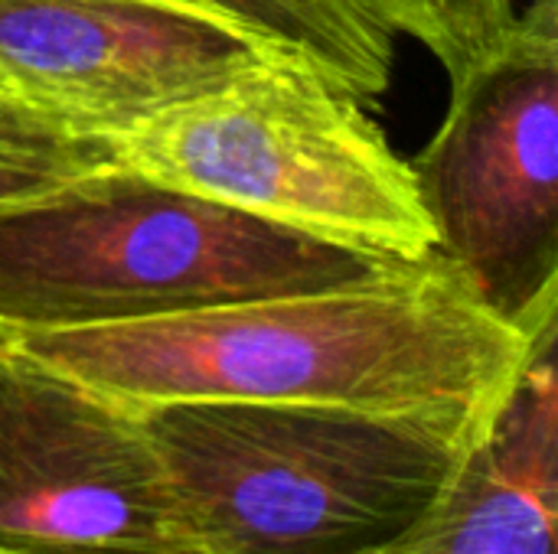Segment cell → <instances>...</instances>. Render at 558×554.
<instances>
[{"mask_svg": "<svg viewBox=\"0 0 558 554\" xmlns=\"http://www.w3.org/2000/svg\"><path fill=\"white\" fill-rule=\"evenodd\" d=\"M438 232L500 313L558 317V0L517 13L507 49L461 88L412 160Z\"/></svg>", "mask_w": 558, "mask_h": 554, "instance_id": "5", "label": "cell"}, {"mask_svg": "<svg viewBox=\"0 0 558 554\" xmlns=\"http://www.w3.org/2000/svg\"><path fill=\"white\" fill-rule=\"evenodd\" d=\"M369 101L291 59H262L111 134L114 163L360 258L438 251L412 160Z\"/></svg>", "mask_w": 558, "mask_h": 554, "instance_id": "3", "label": "cell"}, {"mask_svg": "<svg viewBox=\"0 0 558 554\" xmlns=\"http://www.w3.org/2000/svg\"><path fill=\"white\" fill-rule=\"evenodd\" d=\"M0 554H26V552H13V549H3V545H0Z\"/></svg>", "mask_w": 558, "mask_h": 554, "instance_id": "12", "label": "cell"}, {"mask_svg": "<svg viewBox=\"0 0 558 554\" xmlns=\"http://www.w3.org/2000/svg\"><path fill=\"white\" fill-rule=\"evenodd\" d=\"M373 268L379 261L118 167L0 206V336L311 291Z\"/></svg>", "mask_w": 558, "mask_h": 554, "instance_id": "4", "label": "cell"}, {"mask_svg": "<svg viewBox=\"0 0 558 554\" xmlns=\"http://www.w3.org/2000/svg\"><path fill=\"white\" fill-rule=\"evenodd\" d=\"M235 29L278 59L301 62L363 101L392 78V33L356 0H150Z\"/></svg>", "mask_w": 558, "mask_h": 554, "instance_id": "9", "label": "cell"}, {"mask_svg": "<svg viewBox=\"0 0 558 554\" xmlns=\"http://www.w3.org/2000/svg\"><path fill=\"white\" fill-rule=\"evenodd\" d=\"M268 56L150 0H0V95L105 134Z\"/></svg>", "mask_w": 558, "mask_h": 554, "instance_id": "7", "label": "cell"}, {"mask_svg": "<svg viewBox=\"0 0 558 554\" xmlns=\"http://www.w3.org/2000/svg\"><path fill=\"white\" fill-rule=\"evenodd\" d=\"M0 340L131 408L177 402L422 415L490 431L556 323L500 313L445 255L199 310Z\"/></svg>", "mask_w": 558, "mask_h": 554, "instance_id": "1", "label": "cell"}, {"mask_svg": "<svg viewBox=\"0 0 558 554\" xmlns=\"http://www.w3.org/2000/svg\"><path fill=\"white\" fill-rule=\"evenodd\" d=\"M118 170L111 134L0 95V206Z\"/></svg>", "mask_w": 558, "mask_h": 554, "instance_id": "10", "label": "cell"}, {"mask_svg": "<svg viewBox=\"0 0 558 554\" xmlns=\"http://www.w3.org/2000/svg\"><path fill=\"white\" fill-rule=\"evenodd\" d=\"M383 29L418 42L448 78V91L494 62L517 26L513 0H356Z\"/></svg>", "mask_w": 558, "mask_h": 554, "instance_id": "11", "label": "cell"}, {"mask_svg": "<svg viewBox=\"0 0 558 554\" xmlns=\"http://www.w3.org/2000/svg\"><path fill=\"white\" fill-rule=\"evenodd\" d=\"M556 346L526 369L448 496L392 554H556Z\"/></svg>", "mask_w": 558, "mask_h": 554, "instance_id": "8", "label": "cell"}, {"mask_svg": "<svg viewBox=\"0 0 558 554\" xmlns=\"http://www.w3.org/2000/svg\"><path fill=\"white\" fill-rule=\"evenodd\" d=\"M206 554H392L494 431L317 405L137 411Z\"/></svg>", "mask_w": 558, "mask_h": 554, "instance_id": "2", "label": "cell"}, {"mask_svg": "<svg viewBox=\"0 0 558 554\" xmlns=\"http://www.w3.org/2000/svg\"><path fill=\"white\" fill-rule=\"evenodd\" d=\"M0 545L206 554L137 411L0 340Z\"/></svg>", "mask_w": 558, "mask_h": 554, "instance_id": "6", "label": "cell"}]
</instances>
